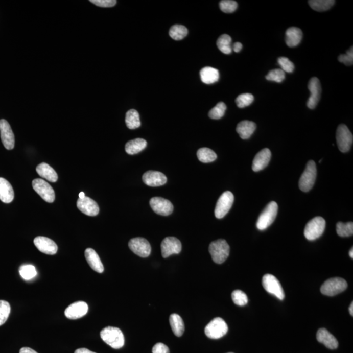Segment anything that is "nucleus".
<instances>
[{
	"label": "nucleus",
	"mask_w": 353,
	"mask_h": 353,
	"mask_svg": "<svg viewBox=\"0 0 353 353\" xmlns=\"http://www.w3.org/2000/svg\"><path fill=\"white\" fill-rule=\"evenodd\" d=\"M209 251L215 263L223 264L230 254V246L226 240L220 239L211 243Z\"/></svg>",
	"instance_id": "nucleus-2"
},
{
	"label": "nucleus",
	"mask_w": 353,
	"mask_h": 353,
	"mask_svg": "<svg viewBox=\"0 0 353 353\" xmlns=\"http://www.w3.org/2000/svg\"><path fill=\"white\" fill-rule=\"evenodd\" d=\"M326 227V221L321 217H316L309 221L304 230L306 239L313 241L321 237Z\"/></svg>",
	"instance_id": "nucleus-5"
},
{
	"label": "nucleus",
	"mask_w": 353,
	"mask_h": 353,
	"mask_svg": "<svg viewBox=\"0 0 353 353\" xmlns=\"http://www.w3.org/2000/svg\"><path fill=\"white\" fill-rule=\"evenodd\" d=\"M153 353H170V349L168 346L163 344L162 343H158L154 345Z\"/></svg>",
	"instance_id": "nucleus-47"
},
{
	"label": "nucleus",
	"mask_w": 353,
	"mask_h": 353,
	"mask_svg": "<svg viewBox=\"0 0 353 353\" xmlns=\"http://www.w3.org/2000/svg\"><path fill=\"white\" fill-rule=\"evenodd\" d=\"M234 196L230 191H226L220 196L215 209V215L217 219H222L230 211L232 206Z\"/></svg>",
	"instance_id": "nucleus-9"
},
{
	"label": "nucleus",
	"mask_w": 353,
	"mask_h": 353,
	"mask_svg": "<svg viewBox=\"0 0 353 353\" xmlns=\"http://www.w3.org/2000/svg\"><path fill=\"white\" fill-rule=\"evenodd\" d=\"M19 353H38L36 350H33L31 348L23 347L20 350Z\"/></svg>",
	"instance_id": "nucleus-49"
},
{
	"label": "nucleus",
	"mask_w": 353,
	"mask_h": 353,
	"mask_svg": "<svg viewBox=\"0 0 353 353\" xmlns=\"http://www.w3.org/2000/svg\"><path fill=\"white\" fill-rule=\"evenodd\" d=\"M75 353H96L95 352L91 351V350L85 348H81V349H78L75 351Z\"/></svg>",
	"instance_id": "nucleus-50"
},
{
	"label": "nucleus",
	"mask_w": 353,
	"mask_h": 353,
	"mask_svg": "<svg viewBox=\"0 0 353 353\" xmlns=\"http://www.w3.org/2000/svg\"><path fill=\"white\" fill-rule=\"evenodd\" d=\"M170 323L173 333L177 337H181L184 332V324L180 315L174 313L170 317Z\"/></svg>",
	"instance_id": "nucleus-30"
},
{
	"label": "nucleus",
	"mask_w": 353,
	"mask_h": 353,
	"mask_svg": "<svg viewBox=\"0 0 353 353\" xmlns=\"http://www.w3.org/2000/svg\"><path fill=\"white\" fill-rule=\"evenodd\" d=\"M200 77L203 83L210 85L219 81V72L214 67H205L200 71Z\"/></svg>",
	"instance_id": "nucleus-28"
},
{
	"label": "nucleus",
	"mask_w": 353,
	"mask_h": 353,
	"mask_svg": "<svg viewBox=\"0 0 353 353\" xmlns=\"http://www.w3.org/2000/svg\"><path fill=\"white\" fill-rule=\"evenodd\" d=\"M278 211V205L275 202L268 203L264 211L259 216L256 222V227L259 230H264L274 222Z\"/></svg>",
	"instance_id": "nucleus-3"
},
{
	"label": "nucleus",
	"mask_w": 353,
	"mask_h": 353,
	"mask_svg": "<svg viewBox=\"0 0 353 353\" xmlns=\"http://www.w3.org/2000/svg\"><path fill=\"white\" fill-rule=\"evenodd\" d=\"M256 128V124L252 121H244L238 124L236 131L243 139H249Z\"/></svg>",
	"instance_id": "nucleus-26"
},
{
	"label": "nucleus",
	"mask_w": 353,
	"mask_h": 353,
	"mask_svg": "<svg viewBox=\"0 0 353 353\" xmlns=\"http://www.w3.org/2000/svg\"><path fill=\"white\" fill-rule=\"evenodd\" d=\"M11 312V306L8 301L0 300V326L8 321Z\"/></svg>",
	"instance_id": "nucleus-40"
},
{
	"label": "nucleus",
	"mask_w": 353,
	"mask_h": 353,
	"mask_svg": "<svg viewBox=\"0 0 353 353\" xmlns=\"http://www.w3.org/2000/svg\"><path fill=\"white\" fill-rule=\"evenodd\" d=\"M242 44L239 43V42H236L234 44L231 45V49L233 51H234L236 53H239L242 49Z\"/></svg>",
	"instance_id": "nucleus-48"
},
{
	"label": "nucleus",
	"mask_w": 353,
	"mask_h": 353,
	"mask_svg": "<svg viewBox=\"0 0 353 353\" xmlns=\"http://www.w3.org/2000/svg\"><path fill=\"white\" fill-rule=\"evenodd\" d=\"M217 48L222 53L229 55L232 51L231 49V38L227 34H223L219 37L217 41Z\"/></svg>",
	"instance_id": "nucleus-33"
},
{
	"label": "nucleus",
	"mask_w": 353,
	"mask_h": 353,
	"mask_svg": "<svg viewBox=\"0 0 353 353\" xmlns=\"http://www.w3.org/2000/svg\"><path fill=\"white\" fill-rule=\"evenodd\" d=\"M32 186L45 202L53 203L55 201V191L48 182L41 179H36L32 181Z\"/></svg>",
	"instance_id": "nucleus-11"
},
{
	"label": "nucleus",
	"mask_w": 353,
	"mask_h": 353,
	"mask_svg": "<svg viewBox=\"0 0 353 353\" xmlns=\"http://www.w3.org/2000/svg\"><path fill=\"white\" fill-rule=\"evenodd\" d=\"M150 205L152 209L156 214L168 216L172 214L174 211V205L170 201L161 197H154L150 200Z\"/></svg>",
	"instance_id": "nucleus-16"
},
{
	"label": "nucleus",
	"mask_w": 353,
	"mask_h": 353,
	"mask_svg": "<svg viewBox=\"0 0 353 353\" xmlns=\"http://www.w3.org/2000/svg\"><path fill=\"white\" fill-rule=\"evenodd\" d=\"M226 110V104L224 102H219L211 111L209 112V116L212 119H220L223 117Z\"/></svg>",
	"instance_id": "nucleus-38"
},
{
	"label": "nucleus",
	"mask_w": 353,
	"mask_h": 353,
	"mask_svg": "<svg viewBox=\"0 0 353 353\" xmlns=\"http://www.w3.org/2000/svg\"><path fill=\"white\" fill-rule=\"evenodd\" d=\"M336 141L341 152L347 153L350 150L353 142V137L347 126L340 125L338 126L336 132Z\"/></svg>",
	"instance_id": "nucleus-8"
},
{
	"label": "nucleus",
	"mask_w": 353,
	"mask_h": 353,
	"mask_svg": "<svg viewBox=\"0 0 353 353\" xmlns=\"http://www.w3.org/2000/svg\"><path fill=\"white\" fill-rule=\"evenodd\" d=\"M91 3L102 8H111L115 6L116 0H90Z\"/></svg>",
	"instance_id": "nucleus-46"
},
{
	"label": "nucleus",
	"mask_w": 353,
	"mask_h": 353,
	"mask_svg": "<svg viewBox=\"0 0 353 353\" xmlns=\"http://www.w3.org/2000/svg\"><path fill=\"white\" fill-rule=\"evenodd\" d=\"M182 245L181 242L175 237L166 238L161 244V251L163 258H168L172 254L181 252Z\"/></svg>",
	"instance_id": "nucleus-14"
},
{
	"label": "nucleus",
	"mask_w": 353,
	"mask_h": 353,
	"mask_svg": "<svg viewBox=\"0 0 353 353\" xmlns=\"http://www.w3.org/2000/svg\"><path fill=\"white\" fill-rule=\"evenodd\" d=\"M220 9L224 13H231L238 8V3L232 0H223L219 3Z\"/></svg>",
	"instance_id": "nucleus-42"
},
{
	"label": "nucleus",
	"mask_w": 353,
	"mask_h": 353,
	"mask_svg": "<svg viewBox=\"0 0 353 353\" xmlns=\"http://www.w3.org/2000/svg\"><path fill=\"white\" fill-rule=\"evenodd\" d=\"M20 276L25 280H29L33 279L37 275V271L34 266L26 264L21 266L19 269Z\"/></svg>",
	"instance_id": "nucleus-37"
},
{
	"label": "nucleus",
	"mask_w": 353,
	"mask_h": 353,
	"mask_svg": "<svg viewBox=\"0 0 353 353\" xmlns=\"http://www.w3.org/2000/svg\"><path fill=\"white\" fill-rule=\"evenodd\" d=\"M34 244L39 251L49 255H54L58 251V246L56 243L43 236H38L35 238Z\"/></svg>",
	"instance_id": "nucleus-18"
},
{
	"label": "nucleus",
	"mask_w": 353,
	"mask_h": 353,
	"mask_svg": "<svg viewBox=\"0 0 353 353\" xmlns=\"http://www.w3.org/2000/svg\"><path fill=\"white\" fill-rule=\"evenodd\" d=\"M308 89L310 91V97L307 102V106L311 109H315L319 103L321 95V85L319 79L313 77L308 83Z\"/></svg>",
	"instance_id": "nucleus-13"
},
{
	"label": "nucleus",
	"mask_w": 353,
	"mask_h": 353,
	"mask_svg": "<svg viewBox=\"0 0 353 353\" xmlns=\"http://www.w3.org/2000/svg\"><path fill=\"white\" fill-rule=\"evenodd\" d=\"M128 246L137 256L146 258L151 254V247L148 241L143 238H133L128 243Z\"/></svg>",
	"instance_id": "nucleus-12"
},
{
	"label": "nucleus",
	"mask_w": 353,
	"mask_h": 353,
	"mask_svg": "<svg viewBox=\"0 0 353 353\" xmlns=\"http://www.w3.org/2000/svg\"><path fill=\"white\" fill-rule=\"evenodd\" d=\"M313 10L322 12L329 10L335 4L334 0H310L308 2Z\"/></svg>",
	"instance_id": "nucleus-32"
},
{
	"label": "nucleus",
	"mask_w": 353,
	"mask_h": 353,
	"mask_svg": "<svg viewBox=\"0 0 353 353\" xmlns=\"http://www.w3.org/2000/svg\"><path fill=\"white\" fill-rule=\"evenodd\" d=\"M317 339L319 342L330 349H336L338 347V341L326 329L321 328L317 332Z\"/></svg>",
	"instance_id": "nucleus-23"
},
{
	"label": "nucleus",
	"mask_w": 353,
	"mask_h": 353,
	"mask_svg": "<svg viewBox=\"0 0 353 353\" xmlns=\"http://www.w3.org/2000/svg\"><path fill=\"white\" fill-rule=\"evenodd\" d=\"M278 63L281 67V69L284 72H287V73H292L293 72L294 69V65L293 63L290 61L289 58L286 57H280L278 59Z\"/></svg>",
	"instance_id": "nucleus-44"
},
{
	"label": "nucleus",
	"mask_w": 353,
	"mask_h": 353,
	"mask_svg": "<svg viewBox=\"0 0 353 353\" xmlns=\"http://www.w3.org/2000/svg\"><path fill=\"white\" fill-rule=\"evenodd\" d=\"M347 288V281L340 277L331 278L322 285L321 292L324 295L334 296L341 293Z\"/></svg>",
	"instance_id": "nucleus-7"
},
{
	"label": "nucleus",
	"mask_w": 353,
	"mask_h": 353,
	"mask_svg": "<svg viewBox=\"0 0 353 353\" xmlns=\"http://www.w3.org/2000/svg\"><path fill=\"white\" fill-rule=\"evenodd\" d=\"M147 143L146 140L142 138H137L126 143L125 151L130 155H134L140 153L146 148Z\"/></svg>",
	"instance_id": "nucleus-29"
},
{
	"label": "nucleus",
	"mask_w": 353,
	"mask_h": 353,
	"mask_svg": "<svg viewBox=\"0 0 353 353\" xmlns=\"http://www.w3.org/2000/svg\"><path fill=\"white\" fill-rule=\"evenodd\" d=\"M79 199H83V198L85 197V193H84L83 192H81V193H79Z\"/></svg>",
	"instance_id": "nucleus-52"
},
{
	"label": "nucleus",
	"mask_w": 353,
	"mask_h": 353,
	"mask_svg": "<svg viewBox=\"0 0 353 353\" xmlns=\"http://www.w3.org/2000/svg\"><path fill=\"white\" fill-rule=\"evenodd\" d=\"M197 157L200 162L210 163L214 162L217 158L216 153L209 148H201L197 152Z\"/></svg>",
	"instance_id": "nucleus-34"
},
{
	"label": "nucleus",
	"mask_w": 353,
	"mask_h": 353,
	"mask_svg": "<svg viewBox=\"0 0 353 353\" xmlns=\"http://www.w3.org/2000/svg\"><path fill=\"white\" fill-rule=\"evenodd\" d=\"M285 78V73L280 69L272 70L266 76V79L267 80L277 82V83H281V82L284 81Z\"/></svg>",
	"instance_id": "nucleus-43"
},
{
	"label": "nucleus",
	"mask_w": 353,
	"mask_h": 353,
	"mask_svg": "<svg viewBox=\"0 0 353 353\" xmlns=\"http://www.w3.org/2000/svg\"><path fill=\"white\" fill-rule=\"evenodd\" d=\"M336 231L340 237H350L353 234V223L352 222L347 223L339 222L336 225Z\"/></svg>",
	"instance_id": "nucleus-36"
},
{
	"label": "nucleus",
	"mask_w": 353,
	"mask_h": 353,
	"mask_svg": "<svg viewBox=\"0 0 353 353\" xmlns=\"http://www.w3.org/2000/svg\"><path fill=\"white\" fill-rule=\"evenodd\" d=\"M349 256H350V258H353V249H352V248L350 250Z\"/></svg>",
	"instance_id": "nucleus-53"
},
{
	"label": "nucleus",
	"mask_w": 353,
	"mask_h": 353,
	"mask_svg": "<svg viewBox=\"0 0 353 353\" xmlns=\"http://www.w3.org/2000/svg\"><path fill=\"white\" fill-rule=\"evenodd\" d=\"M36 172L39 176L48 180V181L55 183L58 180V175L55 170L48 163L43 162L37 166Z\"/></svg>",
	"instance_id": "nucleus-27"
},
{
	"label": "nucleus",
	"mask_w": 353,
	"mask_h": 353,
	"mask_svg": "<svg viewBox=\"0 0 353 353\" xmlns=\"http://www.w3.org/2000/svg\"><path fill=\"white\" fill-rule=\"evenodd\" d=\"M254 101V96L249 93H242L236 98V103L239 108L250 106Z\"/></svg>",
	"instance_id": "nucleus-39"
},
{
	"label": "nucleus",
	"mask_w": 353,
	"mask_h": 353,
	"mask_svg": "<svg viewBox=\"0 0 353 353\" xmlns=\"http://www.w3.org/2000/svg\"><path fill=\"white\" fill-rule=\"evenodd\" d=\"M349 313L350 315H351V316H353V303H351V304H350V307L349 308Z\"/></svg>",
	"instance_id": "nucleus-51"
},
{
	"label": "nucleus",
	"mask_w": 353,
	"mask_h": 353,
	"mask_svg": "<svg viewBox=\"0 0 353 353\" xmlns=\"http://www.w3.org/2000/svg\"><path fill=\"white\" fill-rule=\"evenodd\" d=\"M231 298L236 305L244 306L248 302V298L245 292L240 290H236L231 294Z\"/></svg>",
	"instance_id": "nucleus-41"
},
{
	"label": "nucleus",
	"mask_w": 353,
	"mask_h": 353,
	"mask_svg": "<svg viewBox=\"0 0 353 353\" xmlns=\"http://www.w3.org/2000/svg\"><path fill=\"white\" fill-rule=\"evenodd\" d=\"M285 41L289 48H294L300 43L302 39V31L298 28L291 27L287 30L285 34Z\"/></svg>",
	"instance_id": "nucleus-24"
},
{
	"label": "nucleus",
	"mask_w": 353,
	"mask_h": 353,
	"mask_svg": "<svg viewBox=\"0 0 353 353\" xmlns=\"http://www.w3.org/2000/svg\"><path fill=\"white\" fill-rule=\"evenodd\" d=\"M228 353H233V352H228Z\"/></svg>",
	"instance_id": "nucleus-54"
},
{
	"label": "nucleus",
	"mask_w": 353,
	"mask_h": 353,
	"mask_svg": "<svg viewBox=\"0 0 353 353\" xmlns=\"http://www.w3.org/2000/svg\"><path fill=\"white\" fill-rule=\"evenodd\" d=\"M338 60L340 62H342L346 65H352L353 63V48H351L347 51L345 55H341L338 57Z\"/></svg>",
	"instance_id": "nucleus-45"
},
{
	"label": "nucleus",
	"mask_w": 353,
	"mask_h": 353,
	"mask_svg": "<svg viewBox=\"0 0 353 353\" xmlns=\"http://www.w3.org/2000/svg\"><path fill=\"white\" fill-rule=\"evenodd\" d=\"M263 285L264 289L270 294L277 297L280 300H284L285 294L279 280L274 275L266 274L263 278Z\"/></svg>",
	"instance_id": "nucleus-10"
},
{
	"label": "nucleus",
	"mask_w": 353,
	"mask_h": 353,
	"mask_svg": "<svg viewBox=\"0 0 353 353\" xmlns=\"http://www.w3.org/2000/svg\"><path fill=\"white\" fill-rule=\"evenodd\" d=\"M88 311V306L85 301H76L65 310V317L69 319H78L85 316Z\"/></svg>",
	"instance_id": "nucleus-17"
},
{
	"label": "nucleus",
	"mask_w": 353,
	"mask_h": 353,
	"mask_svg": "<svg viewBox=\"0 0 353 353\" xmlns=\"http://www.w3.org/2000/svg\"><path fill=\"white\" fill-rule=\"evenodd\" d=\"M0 135L5 148L12 150L15 147V135L10 125L5 119L0 120Z\"/></svg>",
	"instance_id": "nucleus-15"
},
{
	"label": "nucleus",
	"mask_w": 353,
	"mask_h": 353,
	"mask_svg": "<svg viewBox=\"0 0 353 353\" xmlns=\"http://www.w3.org/2000/svg\"><path fill=\"white\" fill-rule=\"evenodd\" d=\"M100 337L106 344L114 349H121L125 345L123 332L116 327L107 326L100 333Z\"/></svg>",
	"instance_id": "nucleus-1"
},
{
	"label": "nucleus",
	"mask_w": 353,
	"mask_h": 353,
	"mask_svg": "<svg viewBox=\"0 0 353 353\" xmlns=\"http://www.w3.org/2000/svg\"><path fill=\"white\" fill-rule=\"evenodd\" d=\"M188 34V30L183 25H175L171 27L169 35L174 40L179 41L183 39Z\"/></svg>",
	"instance_id": "nucleus-35"
},
{
	"label": "nucleus",
	"mask_w": 353,
	"mask_h": 353,
	"mask_svg": "<svg viewBox=\"0 0 353 353\" xmlns=\"http://www.w3.org/2000/svg\"><path fill=\"white\" fill-rule=\"evenodd\" d=\"M85 256L86 261L93 270L100 273L104 272V265H103L99 256L95 250L91 249V248H88L85 250Z\"/></svg>",
	"instance_id": "nucleus-22"
},
{
	"label": "nucleus",
	"mask_w": 353,
	"mask_h": 353,
	"mask_svg": "<svg viewBox=\"0 0 353 353\" xmlns=\"http://www.w3.org/2000/svg\"><path fill=\"white\" fill-rule=\"evenodd\" d=\"M143 181L149 186H160L167 183V177L162 173L148 171L143 175Z\"/></svg>",
	"instance_id": "nucleus-19"
},
{
	"label": "nucleus",
	"mask_w": 353,
	"mask_h": 353,
	"mask_svg": "<svg viewBox=\"0 0 353 353\" xmlns=\"http://www.w3.org/2000/svg\"><path fill=\"white\" fill-rule=\"evenodd\" d=\"M125 121L126 126L131 130L136 129L141 126L139 113L135 109H130L126 113Z\"/></svg>",
	"instance_id": "nucleus-31"
},
{
	"label": "nucleus",
	"mask_w": 353,
	"mask_h": 353,
	"mask_svg": "<svg viewBox=\"0 0 353 353\" xmlns=\"http://www.w3.org/2000/svg\"><path fill=\"white\" fill-rule=\"evenodd\" d=\"M317 177V167L314 161L310 160L299 181V187L303 192H308L313 188Z\"/></svg>",
	"instance_id": "nucleus-4"
},
{
	"label": "nucleus",
	"mask_w": 353,
	"mask_h": 353,
	"mask_svg": "<svg viewBox=\"0 0 353 353\" xmlns=\"http://www.w3.org/2000/svg\"><path fill=\"white\" fill-rule=\"evenodd\" d=\"M272 153L270 149L266 148L263 149L258 153L256 154L252 162V170L257 172L267 167L270 162Z\"/></svg>",
	"instance_id": "nucleus-21"
},
{
	"label": "nucleus",
	"mask_w": 353,
	"mask_h": 353,
	"mask_svg": "<svg viewBox=\"0 0 353 353\" xmlns=\"http://www.w3.org/2000/svg\"><path fill=\"white\" fill-rule=\"evenodd\" d=\"M14 191L12 186L6 179L0 177V200L5 203L12 202L14 200Z\"/></svg>",
	"instance_id": "nucleus-25"
},
{
	"label": "nucleus",
	"mask_w": 353,
	"mask_h": 353,
	"mask_svg": "<svg viewBox=\"0 0 353 353\" xmlns=\"http://www.w3.org/2000/svg\"><path fill=\"white\" fill-rule=\"evenodd\" d=\"M77 206L82 213L88 216H97L99 214L100 208L97 203L86 196L83 199L79 198L77 200Z\"/></svg>",
	"instance_id": "nucleus-20"
},
{
	"label": "nucleus",
	"mask_w": 353,
	"mask_h": 353,
	"mask_svg": "<svg viewBox=\"0 0 353 353\" xmlns=\"http://www.w3.org/2000/svg\"><path fill=\"white\" fill-rule=\"evenodd\" d=\"M228 327L226 322L220 317L215 318L205 327V334L208 338L217 340L223 338L228 333Z\"/></svg>",
	"instance_id": "nucleus-6"
}]
</instances>
